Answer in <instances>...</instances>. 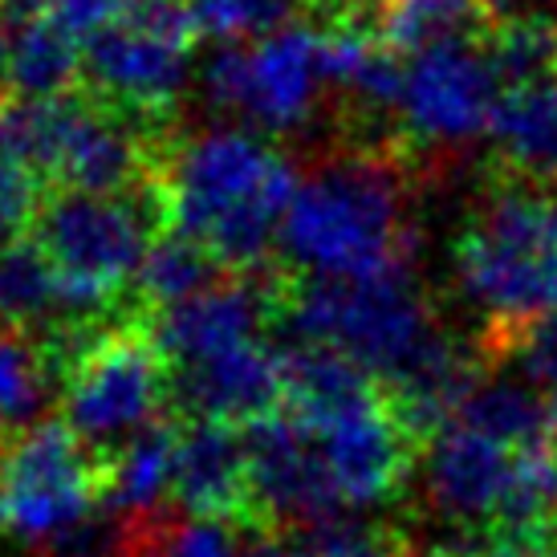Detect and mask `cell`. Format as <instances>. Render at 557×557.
<instances>
[{"mask_svg": "<svg viewBox=\"0 0 557 557\" xmlns=\"http://www.w3.org/2000/svg\"><path fill=\"white\" fill-rule=\"evenodd\" d=\"M484 53L500 90L557 82V21L545 13L500 16L484 29Z\"/></svg>", "mask_w": 557, "mask_h": 557, "instance_id": "cb8c5ba5", "label": "cell"}, {"mask_svg": "<svg viewBox=\"0 0 557 557\" xmlns=\"http://www.w3.org/2000/svg\"><path fill=\"white\" fill-rule=\"evenodd\" d=\"M521 362H525L529 374V387L542 395L545 411L554 419V432H557V325L545 318L525 342H521Z\"/></svg>", "mask_w": 557, "mask_h": 557, "instance_id": "f546056e", "label": "cell"}, {"mask_svg": "<svg viewBox=\"0 0 557 557\" xmlns=\"http://www.w3.org/2000/svg\"><path fill=\"white\" fill-rule=\"evenodd\" d=\"M0 322H9L16 334H29V325H37L41 334L74 325L65 322L62 273L49 261L46 248L37 245V236L0 248Z\"/></svg>", "mask_w": 557, "mask_h": 557, "instance_id": "d6986e66", "label": "cell"}, {"mask_svg": "<svg viewBox=\"0 0 557 557\" xmlns=\"http://www.w3.org/2000/svg\"><path fill=\"white\" fill-rule=\"evenodd\" d=\"M180 423L159 419L102 465V505L123 517H156V505L175 488Z\"/></svg>", "mask_w": 557, "mask_h": 557, "instance_id": "ac0fdd59", "label": "cell"}, {"mask_svg": "<svg viewBox=\"0 0 557 557\" xmlns=\"http://www.w3.org/2000/svg\"><path fill=\"white\" fill-rule=\"evenodd\" d=\"M49 25L78 41V46H90L98 33H107L110 25H119L126 16V0H46L41 9Z\"/></svg>", "mask_w": 557, "mask_h": 557, "instance_id": "f1b7e54d", "label": "cell"}, {"mask_svg": "<svg viewBox=\"0 0 557 557\" xmlns=\"http://www.w3.org/2000/svg\"><path fill=\"white\" fill-rule=\"evenodd\" d=\"M322 82V29L306 21H289L252 46H220L203 65V98L264 131L310 123Z\"/></svg>", "mask_w": 557, "mask_h": 557, "instance_id": "9c48e42d", "label": "cell"}, {"mask_svg": "<svg viewBox=\"0 0 557 557\" xmlns=\"http://www.w3.org/2000/svg\"><path fill=\"white\" fill-rule=\"evenodd\" d=\"M171 496L196 521H220V525L233 521L245 529H264L252 500V480H248L245 435L228 423H212V419L180 423Z\"/></svg>", "mask_w": 557, "mask_h": 557, "instance_id": "2e32d148", "label": "cell"}, {"mask_svg": "<svg viewBox=\"0 0 557 557\" xmlns=\"http://www.w3.org/2000/svg\"><path fill=\"white\" fill-rule=\"evenodd\" d=\"M456 557H545L537 549H525V545H509V542H493L488 549H468V554Z\"/></svg>", "mask_w": 557, "mask_h": 557, "instance_id": "4dcf8cb0", "label": "cell"}, {"mask_svg": "<svg viewBox=\"0 0 557 557\" xmlns=\"http://www.w3.org/2000/svg\"><path fill=\"white\" fill-rule=\"evenodd\" d=\"M529 451L500 448L465 423H448L423 448V480L432 505L448 521L465 525H500L517 496L521 460Z\"/></svg>", "mask_w": 557, "mask_h": 557, "instance_id": "5bb4252c", "label": "cell"}, {"mask_svg": "<svg viewBox=\"0 0 557 557\" xmlns=\"http://www.w3.org/2000/svg\"><path fill=\"white\" fill-rule=\"evenodd\" d=\"M297 187V168L261 135L208 126L163 151V233L203 245L236 277H257L281 245Z\"/></svg>", "mask_w": 557, "mask_h": 557, "instance_id": "6da1fadb", "label": "cell"}, {"mask_svg": "<svg viewBox=\"0 0 557 557\" xmlns=\"http://www.w3.org/2000/svg\"><path fill=\"white\" fill-rule=\"evenodd\" d=\"M297 545L306 557H395L407 549L395 529L350 517V512H334L318 525L301 529Z\"/></svg>", "mask_w": 557, "mask_h": 557, "instance_id": "4316f807", "label": "cell"}, {"mask_svg": "<svg viewBox=\"0 0 557 557\" xmlns=\"http://www.w3.org/2000/svg\"><path fill=\"white\" fill-rule=\"evenodd\" d=\"M53 383L58 379L29 334H16V330L0 334V435L33 428Z\"/></svg>", "mask_w": 557, "mask_h": 557, "instance_id": "d4e9b609", "label": "cell"}, {"mask_svg": "<svg viewBox=\"0 0 557 557\" xmlns=\"http://www.w3.org/2000/svg\"><path fill=\"white\" fill-rule=\"evenodd\" d=\"M460 294L484 313V355L521 350L557 306V203L533 184H505L456 240Z\"/></svg>", "mask_w": 557, "mask_h": 557, "instance_id": "3957f363", "label": "cell"}, {"mask_svg": "<svg viewBox=\"0 0 557 557\" xmlns=\"http://www.w3.org/2000/svg\"><path fill=\"white\" fill-rule=\"evenodd\" d=\"M102 509V465L65 419L0 435V529L16 542H58Z\"/></svg>", "mask_w": 557, "mask_h": 557, "instance_id": "52a82bcc", "label": "cell"}, {"mask_svg": "<svg viewBox=\"0 0 557 557\" xmlns=\"http://www.w3.org/2000/svg\"><path fill=\"white\" fill-rule=\"evenodd\" d=\"M33 228L62 273L65 322H107L163 236L159 184L143 196L58 191L46 196Z\"/></svg>", "mask_w": 557, "mask_h": 557, "instance_id": "5b68a950", "label": "cell"}, {"mask_svg": "<svg viewBox=\"0 0 557 557\" xmlns=\"http://www.w3.org/2000/svg\"><path fill=\"white\" fill-rule=\"evenodd\" d=\"M500 98L484 33L444 37L411 53L403 78L399 119L419 147H465L488 135L493 107Z\"/></svg>", "mask_w": 557, "mask_h": 557, "instance_id": "30bf717a", "label": "cell"}, {"mask_svg": "<svg viewBox=\"0 0 557 557\" xmlns=\"http://www.w3.org/2000/svg\"><path fill=\"white\" fill-rule=\"evenodd\" d=\"M228 269L208 252L203 245L187 240V236L163 233L151 245L147 261H143L139 277H135V313H159L171 306H184L191 297L216 289L220 277Z\"/></svg>", "mask_w": 557, "mask_h": 557, "instance_id": "7402d4cb", "label": "cell"}, {"mask_svg": "<svg viewBox=\"0 0 557 557\" xmlns=\"http://www.w3.org/2000/svg\"><path fill=\"white\" fill-rule=\"evenodd\" d=\"M371 21L395 53L423 49L444 37L484 33L493 25L488 0H371Z\"/></svg>", "mask_w": 557, "mask_h": 557, "instance_id": "603a6c76", "label": "cell"}, {"mask_svg": "<svg viewBox=\"0 0 557 557\" xmlns=\"http://www.w3.org/2000/svg\"><path fill=\"white\" fill-rule=\"evenodd\" d=\"M281 289H285V281H220L216 289L191 297L184 306L147 313L143 322L171 371H184V367H200L208 358L257 342L261 325L277 318Z\"/></svg>", "mask_w": 557, "mask_h": 557, "instance_id": "4fadbf2b", "label": "cell"}, {"mask_svg": "<svg viewBox=\"0 0 557 557\" xmlns=\"http://www.w3.org/2000/svg\"><path fill=\"white\" fill-rule=\"evenodd\" d=\"M496 159L525 184H557V82L500 90L488 123Z\"/></svg>", "mask_w": 557, "mask_h": 557, "instance_id": "e0dca14e", "label": "cell"}, {"mask_svg": "<svg viewBox=\"0 0 557 557\" xmlns=\"http://www.w3.org/2000/svg\"><path fill=\"white\" fill-rule=\"evenodd\" d=\"M41 184L37 175L13 168V163H0V248L25 240V228L37 224L41 216Z\"/></svg>", "mask_w": 557, "mask_h": 557, "instance_id": "83f0119b", "label": "cell"}, {"mask_svg": "<svg viewBox=\"0 0 557 557\" xmlns=\"http://www.w3.org/2000/svg\"><path fill=\"white\" fill-rule=\"evenodd\" d=\"M46 0H0V16L4 21H25V16H41Z\"/></svg>", "mask_w": 557, "mask_h": 557, "instance_id": "1f68e13d", "label": "cell"}, {"mask_svg": "<svg viewBox=\"0 0 557 557\" xmlns=\"http://www.w3.org/2000/svg\"><path fill=\"white\" fill-rule=\"evenodd\" d=\"M549 322H554V325H557V306H554V313H549Z\"/></svg>", "mask_w": 557, "mask_h": 557, "instance_id": "836d02e7", "label": "cell"}, {"mask_svg": "<svg viewBox=\"0 0 557 557\" xmlns=\"http://www.w3.org/2000/svg\"><path fill=\"white\" fill-rule=\"evenodd\" d=\"M395 557H451V554H419V549H411V545H407V549H403V554H395Z\"/></svg>", "mask_w": 557, "mask_h": 557, "instance_id": "d6a6232c", "label": "cell"}, {"mask_svg": "<svg viewBox=\"0 0 557 557\" xmlns=\"http://www.w3.org/2000/svg\"><path fill=\"white\" fill-rule=\"evenodd\" d=\"M82 86V53L46 16L13 21V58H9V94L13 98H65Z\"/></svg>", "mask_w": 557, "mask_h": 557, "instance_id": "44dd1931", "label": "cell"}, {"mask_svg": "<svg viewBox=\"0 0 557 557\" xmlns=\"http://www.w3.org/2000/svg\"><path fill=\"white\" fill-rule=\"evenodd\" d=\"M451 423H465L484 440L512 451L557 448L554 419L545 411L542 395L521 383H476V391L468 395Z\"/></svg>", "mask_w": 557, "mask_h": 557, "instance_id": "ffe728a7", "label": "cell"}, {"mask_svg": "<svg viewBox=\"0 0 557 557\" xmlns=\"http://www.w3.org/2000/svg\"><path fill=\"white\" fill-rule=\"evenodd\" d=\"M171 399V367L143 318L114 322L62 379V419L107 465L114 451L159 423Z\"/></svg>", "mask_w": 557, "mask_h": 557, "instance_id": "8992f818", "label": "cell"}, {"mask_svg": "<svg viewBox=\"0 0 557 557\" xmlns=\"http://www.w3.org/2000/svg\"><path fill=\"white\" fill-rule=\"evenodd\" d=\"M403 151H350L297 187L281 248L306 277L367 281L411 273L416 233L403 220Z\"/></svg>", "mask_w": 557, "mask_h": 557, "instance_id": "7a4b0ae2", "label": "cell"}, {"mask_svg": "<svg viewBox=\"0 0 557 557\" xmlns=\"http://www.w3.org/2000/svg\"><path fill=\"white\" fill-rule=\"evenodd\" d=\"M196 37L191 0L139 4L82 49V82L107 107L159 123L184 90Z\"/></svg>", "mask_w": 557, "mask_h": 557, "instance_id": "ba28073f", "label": "cell"}, {"mask_svg": "<svg viewBox=\"0 0 557 557\" xmlns=\"http://www.w3.org/2000/svg\"><path fill=\"white\" fill-rule=\"evenodd\" d=\"M301 428L313 435L346 509H371L399 493V484L411 472V451L419 448L399 428V419L391 416L383 387L371 399Z\"/></svg>", "mask_w": 557, "mask_h": 557, "instance_id": "7c38bea8", "label": "cell"}, {"mask_svg": "<svg viewBox=\"0 0 557 557\" xmlns=\"http://www.w3.org/2000/svg\"><path fill=\"white\" fill-rule=\"evenodd\" d=\"M200 37L240 46V37H269L285 29L297 13V0H191Z\"/></svg>", "mask_w": 557, "mask_h": 557, "instance_id": "484cf974", "label": "cell"}, {"mask_svg": "<svg viewBox=\"0 0 557 557\" xmlns=\"http://www.w3.org/2000/svg\"><path fill=\"white\" fill-rule=\"evenodd\" d=\"M171 403L187 419L252 428L285 411V358L257 338L200 367L171 371Z\"/></svg>", "mask_w": 557, "mask_h": 557, "instance_id": "9a60e30c", "label": "cell"}, {"mask_svg": "<svg viewBox=\"0 0 557 557\" xmlns=\"http://www.w3.org/2000/svg\"><path fill=\"white\" fill-rule=\"evenodd\" d=\"M245 448L257 517L269 533L273 525H297L301 533L334 512H346L313 435L285 411L245 428Z\"/></svg>", "mask_w": 557, "mask_h": 557, "instance_id": "8fae6325", "label": "cell"}, {"mask_svg": "<svg viewBox=\"0 0 557 557\" xmlns=\"http://www.w3.org/2000/svg\"><path fill=\"white\" fill-rule=\"evenodd\" d=\"M277 322L294 342L325 346L350 358L379 387L399 379L444 334L411 273L367 281H285Z\"/></svg>", "mask_w": 557, "mask_h": 557, "instance_id": "277c9868", "label": "cell"}]
</instances>
